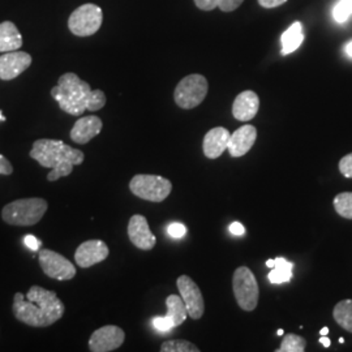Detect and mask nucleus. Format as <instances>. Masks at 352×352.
Segmentation results:
<instances>
[{
    "instance_id": "1",
    "label": "nucleus",
    "mask_w": 352,
    "mask_h": 352,
    "mask_svg": "<svg viewBox=\"0 0 352 352\" xmlns=\"http://www.w3.org/2000/svg\"><path fill=\"white\" fill-rule=\"evenodd\" d=\"M12 312L20 322L28 327H47L63 317L64 304L55 291L32 286L26 295L14 294Z\"/></svg>"
},
{
    "instance_id": "2",
    "label": "nucleus",
    "mask_w": 352,
    "mask_h": 352,
    "mask_svg": "<svg viewBox=\"0 0 352 352\" xmlns=\"http://www.w3.org/2000/svg\"><path fill=\"white\" fill-rule=\"evenodd\" d=\"M51 97L59 103L64 113L80 116L88 111H98L106 104V94L97 89L91 90L87 81L74 72L59 77L58 85L51 89Z\"/></svg>"
},
{
    "instance_id": "3",
    "label": "nucleus",
    "mask_w": 352,
    "mask_h": 352,
    "mask_svg": "<svg viewBox=\"0 0 352 352\" xmlns=\"http://www.w3.org/2000/svg\"><path fill=\"white\" fill-rule=\"evenodd\" d=\"M30 158L42 167L50 168L47 180L56 182L60 177L71 175L74 167L84 162L85 154L64 144L62 140L41 139L33 142Z\"/></svg>"
},
{
    "instance_id": "4",
    "label": "nucleus",
    "mask_w": 352,
    "mask_h": 352,
    "mask_svg": "<svg viewBox=\"0 0 352 352\" xmlns=\"http://www.w3.org/2000/svg\"><path fill=\"white\" fill-rule=\"evenodd\" d=\"M47 201L39 197L10 202L1 210V218L11 226H34L47 212Z\"/></svg>"
},
{
    "instance_id": "5",
    "label": "nucleus",
    "mask_w": 352,
    "mask_h": 352,
    "mask_svg": "<svg viewBox=\"0 0 352 352\" xmlns=\"http://www.w3.org/2000/svg\"><path fill=\"white\" fill-rule=\"evenodd\" d=\"M232 289L238 305L243 311L252 312L258 304L260 289L254 274L247 266H240L232 276Z\"/></svg>"
},
{
    "instance_id": "6",
    "label": "nucleus",
    "mask_w": 352,
    "mask_h": 352,
    "mask_svg": "<svg viewBox=\"0 0 352 352\" xmlns=\"http://www.w3.org/2000/svg\"><path fill=\"white\" fill-rule=\"evenodd\" d=\"M209 91L208 80L202 75L193 74L186 76L177 85H176L174 100L175 103L184 110H192L201 104L202 101L206 98Z\"/></svg>"
},
{
    "instance_id": "7",
    "label": "nucleus",
    "mask_w": 352,
    "mask_h": 352,
    "mask_svg": "<svg viewBox=\"0 0 352 352\" xmlns=\"http://www.w3.org/2000/svg\"><path fill=\"white\" fill-rule=\"evenodd\" d=\"M131 192L145 201L162 202L170 196L173 184L158 175H136L129 182Z\"/></svg>"
},
{
    "instance_id": "8",
    "label": "nucleus",
    "mask_w": 352,
    "mask_h": 352,
    "mask_svg": "<svg viewBox=\"0 0 352 352\" xmlns=\"http://www.w3.org/2000/svg\"><path fill=\"white\" fill-rule=\"evenodd\" d=\"M103 12L101 7L87 3L76 8L68 19V29L77 37H89L101 29Z\"/></svg>"
},
{
    "instance_id": "9",
    "label": "nucleus",
    "mask_w": 352,
    "mask_h": 352,
    "mask_svg": "<svg viewBox=\"0 0 352 352\" xmlns=\"http://www.w3.org/2000/svg\"><path fill=\"white\" fill-rule=\"evenodd\" d=\"M38 253L39 264L47 277L56 280H71L75 278V265L60 253L51 250H41Z\"/></svg>"
},
{
    "instance_id": "10",
    "label": "nucleus",
    "mask_w": 352,
    "mask_h": 352,
    "mask_svg": "<svg viewBox=\"0 0 352 352\" xmlns=\"http://www.w3.org/2000/svg\"><path fill=\"white\" fill-rule=\"evenodd\" d=\"M176 286L183 302L187 307L188 316L193 320H200L205 312V302L200 287L188 276H180L176 280Z\"/></svg>"
},
{
    "instance_id": "11",
    "label": "nucleus",
    "mask_w": 352,
    "mask_h": 352,
    "mask_svg": "<svg viewBox=\"0 0 352 352\" xmlns=\"http://www.w3.org/2000/svg\"><path fill=\"white\" fill-rule=\"evenodd\" d=\"M126 340V333L123 329L115 325L97 329L90 340H89V350L93 352H110L118 350Z\"/></svg>"
},
{
    "instance_id": "12",
    "label": "nucleus",
    "mask_w": 352,
    "mask_h": 352,
    "mask_svg": "<svg viewBox=\"0 0 352 352\" xmlns=\"http://www.w3.org/2000/svg\"><path fill=\"white\" fill-rule=\"evenodd\" d=\"M128 236L135 247L142 251H151L155 247L157 238L149 228L148 219L141 215L135 214L128 223Z\"/></svg>"
},
{
    "instance_id": "13",
    "label": "nucleus",
    "mask_w": 352,
    "mask_h": 352,
    "mask_svg": "<svg viewBox=\"0 0 352 352\" xmlns=\"http://www.w3.org/2000/svg\"><path fill=\"white\" fill-rule=\"evenodd\" d=\"M32 64V56L24 51L16 50L0 55V80L10 81L25 72Z\"/></svg>"
},
{
    "instance_id": "14",
    "label": "nucleus",
    "mask_w": 352,
    "mask_h": 352,
    "mask_svg": "<svg viewBox=\"0 0 352 352\" xmlns=\"http://www.w3.org/2000/svg\"><path fill=\"white\" fill-rule=\"evenodd\" d=\"M109 247L102 240H87L78 245L75 252L76 264L81 267H90L100 264L109 257Z\"/></svg>"
},
{
    "instance_id": "15",
    "label": "nucleus",
    "mask_w": 352,
    "mask_h": 352,
    "mask_svg": "<svg viewBox=\"0 0 352 352\" xmlns=\"http://www.w3.org/2000/svg\"><path fill=\"white\" fill-rule=\"evenodd\" d=\"M256 139H257L256 126H250V124L240 126L230 136L227 151L232 158H240L251 151L252 146L256 142Z\"/></svg>"
},
{
    "instance_id": "16",
    "label": "nucleus",
    "mask_w": 352,
    "mask_h": 352,
    "mask_svg": "<svg viewBox=\"0 0 352 352\" xmlns=\"http://www.w3.org/2000/svg\"><path fill=\"white\" fill-rule=\"evenodd\" d=\"M103 123L96 115L82 116L76 122L71 129V139L78 145H85L90 140L101 133Z\"/></svg>"
},
{
    "instance_id": "17",
    "label": "nucleus",
    "mask_w": 352,
    "mask_h": 352,
    "mask_svg": "<svg viewBox=\"0 0 352 352\" xmlns=\"http://www.w3.org/2000/svg\"><path fill=\"white\" fill-rule=\"evenodd\" d=\"M230 136L231 133L223 126H215L210 129L205 135L202 142V151L205 157L209 160L219 158L223 154V151H227Z\"/></svg>"
},
{
    "instance_id": "18",
    "label": "nucleus",
    "mask_w": 352,
    "mask_h": 352,
    "mask_svg": "<svg viewBox=\"0 0 352 352\" xmlns=\"http://www.w3.org/2000/svg\"><path fill=\"white\" fill-rule=\"evenodd\" d=\"M258 109H260L258 96L252 90H245V91H241L235 98L232 104V115L236 120L248 122L257 115Z\"/></svg>"
},
{
    "instance_id": "19",
    "label": "nucleus",
    "mask_w": 352,
    "mask_h": 352,
    "mask_svg": "<svg viewBox=\"0 0 352 352\" xmlns=\"http://www.w3.org/2000/svg\"><path fill=\"white\" fill-rule=\"evenodd\" d=\"M23 46V36L12 21L0 24V52L20 50Z\"/></svg>"
},
{
    "instance_id": "20",
    "label": "nucleus",
    "mask_w": 352,
    "mask_h": 352,
    "mask_svg": "<svg viewBox=\"0 0 352 352\" xmlns=\"http://www.w3.org/2000/svg\"><path fill=\"white\" fill-rule=\"evenodd\" d=\"M167 315L166 317L171 321L173 327H180L188 317L187 307L180 295H168L166 299Z\"/></svg>"
},
{
    "instance_id": "21",
    "label": "nucleus",
    "mask_w": 352,
    "mask_h": 352,
    "mask_svg": "<svg viewBox=\"0 0 352 352\" xmlns=\"http://www.w3.org/2000/svg\"><path fill=\"white\" fill-rule=\"evenodd\" d=\"M282 54L289 55L291 52L298 50L304 41L302 23L296 21L282 34Z\"/></svg>"
},
{
    "instance_id": "22",
    "label": "nucleus",
    "mask_w": 352,
    "mask_h": 352,
    "mask_svg": "<svg viewBox=\"0 0 352 352\" xmlns=\"http://www.w3.org/2000/svg\"><path fill=\"white\" fill-rule=\"evenodd\" d=\"M276 265L269 273V280L274 285H280L289 282L292 278V270H294V264L287 261L285 257H277Z\"/></svg>"
},
{
    "instance_id": "23",
    "label": "nucleus",
    "mask_w": 352,
    "mask_h": 352,
    "mask_svg": "<svg viewBox=\"0 0 352 352\" xmlns=\"http://www.w3.org/2000/svg\"><path fill=\"white\" fill-rule=\"evenodd\" d=\"M333 317L342 329L352 333V300L346 299L338 302L333 309Z\"/></svg>"
},
{
    "instance_id": "24",
    "label": "nucleus",
    "mask_w": 352,
    "mask_h": 352,
    "mask_svg": "<svg viewBox=\"0 0 352 352\" xmlns=\"http://www.w3.org/2000/svg\"><path fill=\"white\" fill-rule=\"evenodd\" d=\"M334 209L340 217L352 219V192H342L334 197Z\"/></svg>"
},
{
    "instance_id": "25",
    "label": "nucleus",
    "mask_w": 352,
    "mask_h": 352,
    "mask_svg": "<svg viewBox=\"0 0 352 352\" xmlns=\"http://www.w3.org/2000/svg\"><path fill=\"white\" fill-rule=\"evenodd\" d=\"M307 347L305 340L296 334H286L276 352H304Z\"/></svg>"
},
{
    "instance_id": "26",
    "label": "nucleus",
    "mask_w": 352,
    "mask_h": 352,
    "mask_svg": "<svg viewBox=\"0 0 352 352\" xmlns=\"http://www.w3.org/2000/svg\"><path fill=\"white\" fill-rule=\"evenodd\" d=\"M200 349L184 340H166L161 346V352H199Z\"/></svg>"
},
{
    "instance_id": "27",
    "label": "nucleus",
    "mask_w": 352,
    "mask_h": 352,
    "mask_svg": "<svg viewBox=\"0 0 352 352\" xmlns=\"http://www.w3.org/2000/svg\"><path fill=\"white\" fill-rule=\"evenodd\" d=\"M351 14L352 0H340V3L333 10V16H334L336 21H338V23L347 21Z\"/></svg>"
},
{
    "instance_id": "28",
    "label": "nucleus",
    "mask_w": 352,
    "mask_h": 352,
    "mask_svg": "<svg viewBox=\"0 0 352 352\" xmlns=\"http://www.w3.org/2000/svg\"><path fill=\"white\" fill-rule=\"evenodd\" d=\"M340 171L347 179H352V153L344 155L340 161Z\"/></svg>"
},
{
    "instance_id": "29",
    "label": "nucleus",
    "mask_w": 352,
    "mask_h": 352,
    "mask_svg": "<svg viewBox=\"0 0 352 352\" xmlns=\"http://www.w3.org/2000/svg\"><path fill=\"white\" fill-rule=\"evenodd\" d=\"M167 232L171 238H175V239H180L186 235L187 232V227L184 226L183 223H179V222H174L171 223L170 226L167 227Z\"/></svg>"
},
{
    "instance_id": "30",
    "label": "nucleus",
    "mask_w": 352,
    "mask_h": 352,
    "mask_svg": "<svg viewBox=\"0 0 352 352\" xmlns=\"http://www.w3.org/2000/svg\"><path fill=\"white\" fill-rule=\"evenodd\" d=\"M244 0H219L218 8L223 12H232L238 10Z\"/></svg>"
},
{
    "instance_id": "31",
    "label": "nucleus",
    "mask_w": 352,
    "mask_h": 352,
    "mask_svg": "<svg viewBox=\"0 0 352 352\" xmlns=\"http://www.w3.org/2000/svg\"><path fill=\"white\" fill-rule=\"evenodd\" d=\"M153 325H154V327H155L157 330H160V331H168V330L174 329L171 321H170L166 316L155 317V318L153 320Z\"/></svg>"
},
{
    "instance_id": "32",
    "label": "nucleus",
    "mask_w": 352,
    "mask_h": 352,
    "mask_svg": "<svg viewBox=\"0 0 352 352\" xmlns=\"http://www.w3.org/2000/svg\"><path fill=\"white\" fill-rule=\"evenodd\" d=\"M218 1L219 0H195V4L201 11H213L218 8Z\"/></svg>"
},
{
    "instance_id": "33",
    "label": "nucleus",
    "mask_w": 352,
    "mask_h": 352,
    "mask_svg": "<svg viewBox=\"0 0 352 352\" xmlns=\"http://www.w3.org/2000/svg\"><path fill=\"white\" fill-rule=\"evenodd\" d=\"M13 173V166L11 162L0 154V175H11Z\"/></svg>"
},
{
    "instance_id": "34",
    "label": "nucleus",
    "mask_w": 352,
    "mask_h": 352,
    "mask_svg": "<svg viewBox=\"0 0 352 352\" xmlns=\"http://www.w3.org/2000/svg\"><path fill=\"white\" fill-rule=\"evenodd\" d=\"M24 244H25L28 248H30L32 251L37 252L39 251V247H41L42 241L38 240L33 235H26V236H24Z\"/></svg>"
},
{
    "instance_id": "35",
    "label": "nucleus",
    "mask_w": 352,
    "mask_h": 352,
    "mask_svg": "<svg viewBox=\"0 0 352 352\" xmlns=\"http://www.w3.org/2000/svg\"><path fill=\"white\" fill-rule=\"evenodd\" d=\"M257 1L264 8H277L279 6L285 4L287 0H257Z\"/></svg>"
},
{
    "instance_id": "36",
    "label": "nucleus",
    "mask_w": 352,
    "mask_h": 352,
    "mask_svg": "<svg viewBox=\"0 0 352 352\" xmlns=\"http://www.w3.org/2000/svg\"><path fill=\"white\" fill-rule=\"evenodd\" d=\"M230 232L234 234V235H243L245 232V228L244 226L239 223V222H234L231 226H230Z\"/></svg>"
},
{
    "instance_id": "37",
    "label": "nucleus",
    "mask_w": 352,
    "mask_h": 352,
    "mask_svg": "<svg viewBox=\"0 0 352 352\" xmlns=\"http://www.w3.org/2000/svg\"><path fill=\"white\" fill-rule=\"evenodd\" d=\"M318 342H320L325 349L330 347V344H331V342H330V340L327 338V336H321V338L318 340Z\"/></svg>"
},
{
    "instance_id": "38",
    "label": "nucleus",
    "mask_w": 352,
    "mask_h": 352,
    "mask_svg": "<svg viewBox=\"0 0 352 352\" xmlns=\"http://www.w3.org/2000/svg\"><path fill=\"white\" fill-rule=\"evenodd\" d=\"M346 52H347V55L352 58V41L346 46Z\"/></svg>"
},
{
    "instance_id": "39",
    "label": "nucleus",
    "mask_w": 352,
    "mask_h": 352,
    "mask_svg": "<svg viewBox=\"0 0 352 352\" xmlns=\"http://www.w3.org/2000/svg\"><path fill=\"white\" fill-rule=\"evenodd\" d=\"M274 265H276V260H267V261H266V266L270 267V269H273Z\"/></svg>"
},
{
    "instance_id": "40",
    "label": "nucleus",
    "mask_w": 352,
    "mask_h": 352,
    "mask_svg": "<svg viewBox=\"0 0 352 352\" xmlns=\"http://www.w3.org/2000/svg\"><path fill=\"white\" fill-rule=\"evenodd\" d=\"M320 334H321V336H327V334H329V329H327V327H322L321 331H320Z\"/></svg>"
},
{
    "instance_id": "41",
    "label": "nucleus",
    "mask_w": 352,
    "mask_h": 352,
    "mask_svg": "<svg viewBox=\"0 0 352 352\" xmlns=\"http://www.w3.org/2000/svg\"><path fill=\"white\" fill-rule=\"evenodd\" d=\"M283 334H285V331H283V329H279V330H278V331H277V336H279V337H280V336H283Z\"/></svg>"
},
{
    "instance_id": "42",
    "label": "nucleus",
    "mask_w": 352,
    "mask_h": 352,
    "mask_svg": "<svg viewBox=\"0 0 352 352\" xmlns=\"http://www.w3.org/2000/svg\"><path fill=\"white\" fill-rule=\"evenodd\" d=\"M0 120H3V122H4V120H6V118H4V116H3V113H1V111H0Z\"/></svg>"
},
{
    "instance_id": "43",
    "label": "nucleus",
    "mask_w": 352,
    "mask_h": 352,
    "mask_svg": "<svg viewBox=\"0 0 352 352\" xmlns=\"http://www.w3.org/2000/svg\"><path fill=\"white\" fill-rule=\"evenodd\" d=\"M340 343H344V338H340Z\"/></svg>"
}]
</instances>
